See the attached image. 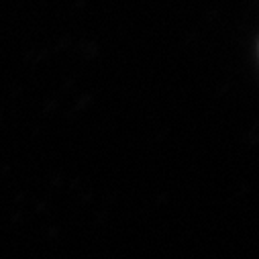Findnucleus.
Wrapping results in <instances>:
<instances>
[]
</instances>
